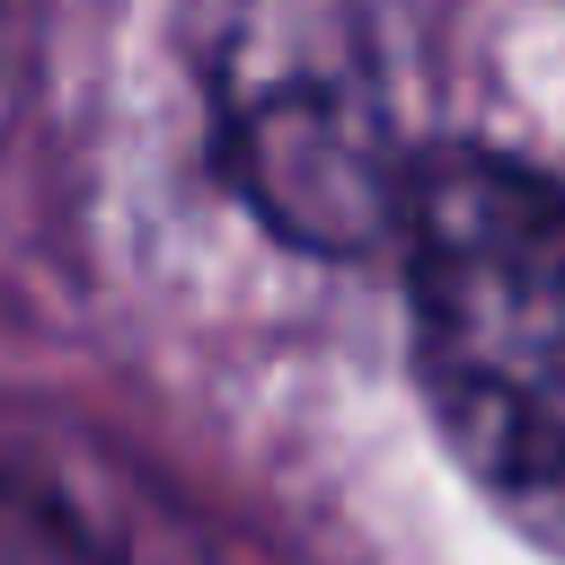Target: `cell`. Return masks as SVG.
Wrapping results in <instances>:
<instances>
[{
	"instance_id": "cell-2",
	"label": "cell",
	"mask_w": 565,
	"mask_h": 565,
	"mask_svg": "<svg viewBox=\"0 0 565 565\" xmlns=\"http://www.w3.org/2000/svg\"><path fill=\"white\" fill-rule=\"evenodd\" d=\"M177 35L212 106V150L274 238L362 256L397 230L415 168L362 0H177Z\"/></svg>"
},
{
	"instance_id": "cell-1",
	"label": "cell",
	"mask_w": 565,
	"mask_h": 565,
	"mask_svg": "<svg viewBox=\"0 0 565 565\" xmlns=\"http://www.w3.org/2000/svg\"><path fill=\"white\" fill-rule=\"evenodd\" d=\"M388 238L433 433L530 547L565 556V185L503 150H441Z\"/></svg>"
}]
</instances>
